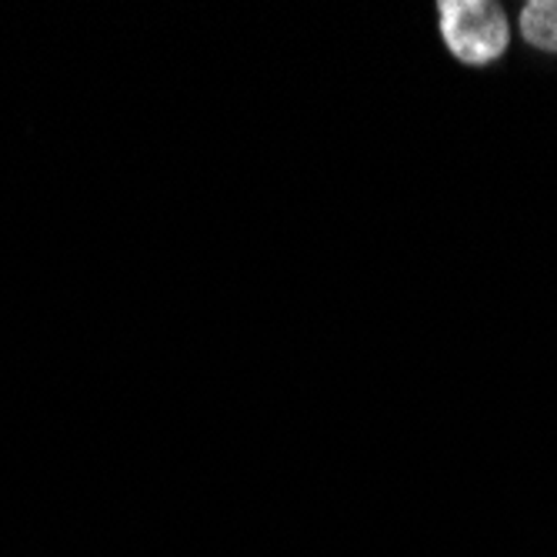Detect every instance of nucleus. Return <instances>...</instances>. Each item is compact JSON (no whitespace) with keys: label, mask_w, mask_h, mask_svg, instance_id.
Masks as SVG:
<instances>
[{"label":"nucleus","mask_w":557,"mask_h":557,"mask_svg":"<svg viewBox=\"0 0 557 557\" xmlns=\"http://www.w3.org/2000/svg\"><path fill=\"white\" fill-rule=\"evenodd\" d=\"M441 37L461 64H494L511 44V24L494 0H441Z\"/></svg>","instance_id":"nucleus-1"},{"label":"nucleus","mask_w":557,"mask_h":557,"mask_svg":"<svg viewBox=\"0 0 557 557\" xmlns=\"http://www.w3.org/2000/svg\"><path fill=\"white\" fill-rule=\"evenodd\" d=\"M521 34L544 54H557V0H531V4H524Z\"/></svg>","instance_id":"nucleus-2"}]
</instances>
